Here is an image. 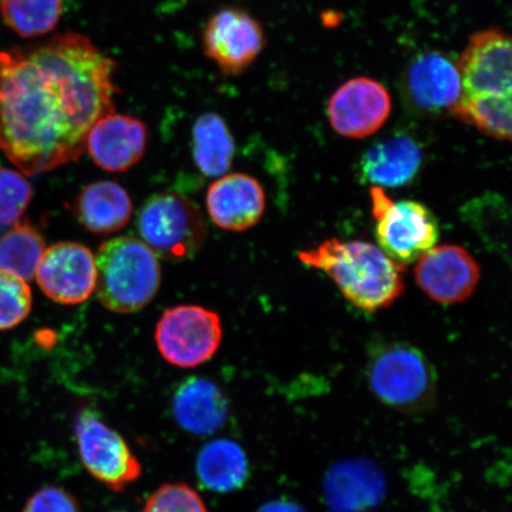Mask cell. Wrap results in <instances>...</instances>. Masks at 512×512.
<instances>
[{"instance_id": "cell-18", "label": "cell", "mask_w": 512, "mask_h": 512, "mask_svg": "<svg viewBox=\"0 0 512 512\" xmlns=\"http://www.w3.org/2000/svg\"><path fill=\"white\" fill-rule=\"evenodd\" d=\"M407 86L415 104L430 112L451 110L462 92L456 64L438 53L421 55L413 62Z\"/></svg>"}, {"instance_id": "cell-8", "label": "cell", "mask_w": 512, "mask_h": 512, "mask_svg": "<svg viewBox=\"0 0 512 512\" xmlns=\"http://www.w3.org/2000/svg\"><path fill=\"white\" fill-rule=\"evenodd\" d=\"M76 443L89 475L115 492L142 476L143 467L125 439L98 416L83 411L75 422Z\"/></svg>"}, {"instance_id": "cell-11", "label": "cell", "mask_w": 512, "mask_h": 512, "mask_svg": "<svg viewBox=\"0 0 512 512\" xmlns=\"http://www.w3.org/2000/svg\"><path fill=\"white\" fill-rule=\"evenodd\" d=\"M35 275L43 293L54 302L85 303L96 287L94 254L78 242L56 243L44 251Z\"/></svg>"}, {"instance_id": "cell-29", "label": "cell", "mask_w": 512, "mask_h": 512, "mask_svg": "<svg viewBox=\"0 0 512 512\" xmlns=\"http://www.w3.org/2000/svg\"><path fill=\"white\" fill-rule=\"evenodd\" d=\"M23 512H80V509L68 492L56 486H46L29 498Z\"/></svg>"}, {"instance_id": "cell-6", "label": "cell", "mask_w": 512, "mask_h": 512, "mask_svg": "<svg viewBox=\"0 0 512 512\" xmlns=\"http://www.w3.org/2000/svg\"><path fill=\"white\" fill-rule=\"evenodd\" d=\"M375 235L381 251L401 266L419 260L439 239L437 217L424 204L393 202L382 188L370 191Z\"/></svg>"}, {"instance_id": "cell-10", "label": "cell", "mask_w": 512, "mask_h": 512, "mask_svg": "<svg viewBox=\"0 0 512 512\" xmlns=\"http://www.w3.org/2000/svg\"><path fill=\"white\" fill-rule=\"evenodd\" d=\"M511 41L498 29L473 35L457 64L460 78L459 98L511 95Z\"/></svg>"}, {"instance_id": "cell-24", "label": "cell", "mask_w": 512, "mask_h": 512, "mask_svg": "<svg viewBox=\"0 0 512 512\" xmlns=\"http://www.w3.org/2000/svg\"><path fill=\"white\" fill-rule=\"evenodd\" d=\"M450 112L486 136L498 140L511 139V95L459 98Z\"/></svg>"}, {"instance_id": "cell-9", "label": "cell", "mask_w": 512, "mask_h": 512, "mask_svg": "<svg viewBox=\"0 0 512 512\" xmlns=\"http://www.w3.org/2000/svg\"><path fill=\"white\" fill-rule=\"evenodd\" d=\"M202 42L204 54L223 74L239 75L258 59L265 34L249 12L227 6L208 19Z\"/></svg>"}, {"instance_id": "cell-31", "label": "cell", "mask_w": 512, "mask_h": 512, "mask_svg": "<svg viewBox=\"0 0 512 512\" xmlns=\"http://www.w3.org/2000/svg\"><path fill=\"white\" fill-rule=\"evenodd\" d=\"M112 512H124V511H112Z\"/></svg>"}, {"instance_id": "cell-14", "label": "cell", "mask_w": 512, "mask_h": 512, "mask_svg": "<svg viewBox=\"0 0 512 512\" xmlns=\"http://www.w3.org/2000/svg\"><path fill=\"white\" fill-rule=\"evenodd\" d=\"M147 133L142 120L131 115L108 113L88 132L87 151L101 169L125 172L143 158Z\"/></svg>"}, {"instance_id": "cell-17", "label": "cell", "mask_w": 512, "mask_h": 512, "mask_svg": "<svg viewBox=\"0 0 512 512\" xmlns=\"http://www.w3.org/2000/svg\"><path fill=\"white\" fill-rule=\"evenodd\" d=\"M172 414L177 424L196 435L219 431L228 416V402L213 381L190 377L172 399Z\"/></svg>"}, {"instance_id": "cell-7", "label": "cell", "mask_w": 512, "mask_h": 512, "mask_svg": "<svg viewBox=\"0 0 512 512\" xmlns=\"http://www.w3.org/2000/svg\"><path fill=\"white\" fill-rule=\"evenodd\" d=\"M155 337L160 355L172 366L184 369L202 366L220 348L221 318L206 307L175 306L159 319Z\"/></svg>"}, {"instance_id": "cell-12", "label": "cell", "mask_w": 512, "mask_h": 512, "mask_svg": "<svg viewBox=\"0 0 512 512\" xmlns=\"http://www.w3.org/2000/svg\"><path fill=\"white\" fill-rule=\"evenodd\" d=\"M415 280L433 302L454 305L465 302L475 292L480 270L477 261L463 247H432L418 260Z\"/></svg>"}, {"instance_id": "cell-3", "label": "cell", "mask_w": 512, "mask_h": 512, "mask_svg": "<svg viewBox=\"0 0 512 512\" xmlns=\"http://www.w3.org/2000/svg\"><path fill=\"white\" fill-rule=\"evenodd\" d=\"M95 264V291L108 311L137 312L156 297L162 272L157 255L143 241L130 236L108 240Z\"/></svg>"}, {"instance_id": "cell-20", "label": "cell", "mask_w": 512, "mask_h": 512, "mask_svg": "<svg viewBox=\"0 0 512 512\" xmlns=\"http://www.w3.org/2000/svg\"><path fill=\"white\" fill-rule=\"evenodd\" d=\"M197 476L207 489L227 494L241 488L248 477V459L232 440L217 439L204 446L197 458Z\"/></svg>"}, {"instance_id": "cell-19", "label": "cell", "mask_w": 512, "mask_h": 512, "mask_svg": "<svg viewBox=\"0 0 512 512\" xmlns=\"http://www.w3.org/2000/svg\"><path fill=\"white\" fill-rule=\"evenodd\" d=\"M133 206L130 195L118 183L100 181L86 185L76 197V219L92 233L111 234L127 226Z\"/></svg>"}, {"instance_id": "cell-21", "label": "cell", "mask_w": 512, "mask_h": 512, "mask_svg": "<svg viewBox=\"0 0 512 512\" xmlns=\"http://www.w3.org/2000/svg\"><path fill=\"white\" fill-rule=\"evenodd\" d=\"M235 142L219 114L204 113L192 127V157L202 174L222 177L232 168Z\"/></svg>"}, {"instance_id": "cell-23", "label": "cell", "mask_w": 512, "mask_h": 512, "mask_svg": "<svg viewBox=\"0 0 512 512\" xmlns=\"http://www.w3.org/2000/svg\"><path fill=\"white\" fill-rule=\"evenodd\" d=\"M379 495V476L366 466L338 467L328 483L330 504L332 508L342 512L367 508Z\"/></svg>"}, {"instance_id": "cell-15", "label": "cell", "mask_w": 512, "mask_h": 512, "mask_svg": "<svg viewBox=\"0 0 512 512\" xmlns=\"http://www.w3.org/2000/svg\"><path fill=\"white\" fill-rule=\"evenodd\" d=\"M207 209L211 221L228 232H245L264 216L266 195L258 179L245 174L224 175L210 185Z\"/></svg>"}, {"instance_id": "cell-27", "label": "cell", "mask_w": 512, "mask_h": 512, "mask_svg": "<svg viewBox=\"0 0 512 512\" xmlns=\"http://www.w3.org/2000/svg\"><path fill=\"white\" fill-rule=\"evenodd\" d=\"M31 198V185L22 174L0 168V226H10L21 219Z\"/></svg>"}, {"instance_id": "cell-1", "label": "cell", "mask_w": 512, "mask_h": 512, "mask_svg": "<svg viewBox=\"0 0 512 512\" xmlns=\"http://www.w3.org/2000/svg\"><path fill=\"white\" fill-rule=\"evenodd\" d=\"M117 64L66 32L0 53V149L28 176L78 159L88 132L114 112Z\"/></svg>"}, {"instance_id": "cell-30", "label": "cell", "mask_w": 512, "mask_h": 512, "mask_svg": "<svg viewBox=\"0 0 512 512\" xmlns=\"http://www.w3.org/2000/svg\"><path fill=\"white\" fill-rule=\"evenodd\" d=\"M258 512H306L302 507H299L298 504L287 502V501H277L267 503L262 505V507L258 510Z\"/></svg>"}, {"instance_id": "cell-4", "label": "cell", "mask_w": 512, "mask_h": 512, "mask_svg": "<svg viewBox=\"0 0 512 512\" xmlns=\"http://www.w3.org/2000/svg\"><path fill=\"white\" fill-rule=\"evenodd\" d=\"M137 228L143 242L159 258H192L207 238L206 221L194 201L176 192L153 195L140 209Z\"/></svg>"}, {"instance_id": "cell-13", "label": "cell", "mask_w": 512, "mask_h": 512, "mask_svg": "<svg viewBox=\"0 0 512 512\" xmlns=\"http://www.w3.org/2000/svg\"><path fill=\"white\" fill-rule=\"evenodd\" d=\"M392 98L380 82L356 78L345 82L331 96L328 113L332 128L343 137L371 136L386 124Z\"/></svg>"}, {"instance_id": "cell-26", "label": "cell", "mask_w": 512, "mask_h": 512, "mask_svg": "<svg viewBox=\"0 0 512 512\" xmlns=\"http://www.w3.org/2000/svg\"><path fill=\"white\" fill-rule=\"evenodd\" d=\"M31 288L17 275L0 270V331L14 329L30 315Z\"/></svg>"}, {"instance_id": "cell-5", "label": "cell", "mask_w": 512, "mask_h": 512, "mask_svg": "<svg viewBox=\"0 0 512 512\" xmlns=\"http://www.w3.org/2000/svg\"><path fill=\"white\" fill-rule=\"evenodd\" d=\"M368 380L383 403L407 411L426 406L435 389L431 363L418 348L405 342H384L371 350Z\"/></svg>"}, {"instance_id": "cell-25", "label": "cell", "mask_w": 512, "mask_h": 512, "mask_svg": "<svg viewBox=\"0 0 512 512\" xmlns=\"http://www.w3.org/2000/svg\"><path fill=\"white\" fill-rule=\"evenodd\" d=\"M63 9V0H0L6 27L24 38L48 35L60 23Z\"/></svg>"}, {"instance_id": "cell-16", "label": "cell", "mask_w": 512, "mask_h": 512, "mask_svg": "<svg viewBox=\"0 0 512 512\" xmlns=\"http://www.w3.org/2000/svg\"><path fill=\"white\" fill-rule=\"evenodd\" d=\"M422 165V150L405 134H398L373 145L360 163L363 182L377 188H401L411 184Z\"/></svg>"}, {"instance_id": "cell-28", "label": "cell", "mask_w": 512, "mask_h": 512, "mask_svg": "<svg viewBox=\"0 0 512 512\" xmlns=\"http://www.w3.org/2000/svg\"><path fill=\"white\" fill-rule=\"evenodd\" d=\"M142 512H208L198 492L184 483L160 486L147 498Z\"/></svg>"}, {"instance_id": "cell-22", "label": "cell", "mask_w": 512, "mask_h": 512, "mask_svg": "<svg viewBox=\"0 0 512 512\" xmlns=\"http://www.w3.org/2000/svg\"><path fill=\"white\" fill-rule=\"evenodd\" d=\"M44 251L46 242L42 234L27 221L16 222L0 236V270L31 280Z\"/></svg>"}, {"instance_id": "cell-2", "label": "cell", "mask_w": 512, "mask_h": 512, "mask_svg": "<svg viewBox=\"0 0 512 512\" xmlns=\"http://www.w3.org/2000/svg\"><path fill=\"white\" fill-rule=\"evenodd\" d=\"M299 259L329 275L343 297L363 311L392 305L405 288L402 266L369 242L332 239Z\"/></svg>"}]
</instances>
